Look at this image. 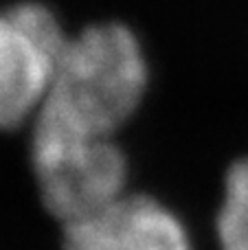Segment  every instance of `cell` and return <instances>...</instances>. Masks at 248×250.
<instances>
[{"instance_id":"6da1fadb","label":"cell","mask_w":248,"mask_h":250,"mask_svg":"<svg viewBox=\"0 0 248 250\" xmlns=\"http://www.w3.org/2000/svg\"><path fill=\"white\" fill-rule=\"evenodd\" d=\"M147 86L136 35L117 22L88 26L68 38L51 88L35 112L31 145L114 141Z\"/></svg>"},{"instance_id":"7a4b0ae2","label":"cell","mask_w":248,"mask_h":250,"mask_svg":"<svg viewBox=\"0 0 248 250\" xmlns=\"http://www.w3.org/2000/svg\"><path fill=\"white\" fill-rule=\"evenodd\" d=\"M68 38L55 13L38 2L0 11V129L35 114L51 88Z\"/></svg>"},{"instance_id":"3957f363","label":"cell","mask_w":248,"mask_h":250,"mask_svg":"<svg viewBox=\"0 0 248 250\" xmlns=\"http://www.w3.org/2000/svg\"><path fill=\"white\" fill-rule=\"evenodd\" d=\"M31 154L44 207L64 224L125 193L127 163L114 141L31 147Z\"/></svg>"},{"instance_id":"277c9868","label":"cell","mask_w":248,"mask_h":250,"mask_svg":"<svg viewBox=\"0 0 248 250\" xmlns=\"http://www.w3.org/2000/svg\"><path fill=\"white\" fill-rule=\"evenodd\" d=\"M64 250H191L183 222L149 195H119L64 224Z\"/></svg>"},{"instance_id":"5b68a950","label":"cell","mask_w":248,"mask_h":250,"mask_svg":"<svg viewBox=\"0 0 248 250\" xmlns=\"http://www.w3.org/2000/svg\"><path fill=\"white\" fill-rule=\"evenodd\" d=\"M218 239L222 250H248V158L228 169L218 213Z\"/></svg>"}]
</instances>
